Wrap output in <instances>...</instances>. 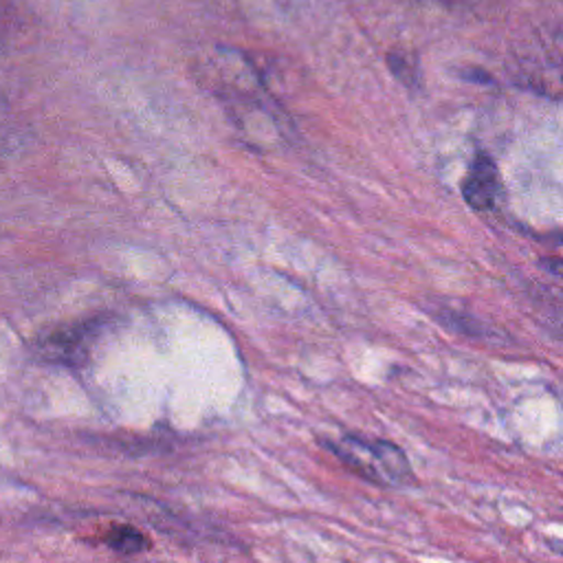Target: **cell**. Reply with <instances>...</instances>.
<instances>
[{
	"label": "cell",
	"instance_id": "6da1fadb",
	"mask_svg": "<svg viewBox=\"0 0 563 563\" xmlns=\"http://www.w3.org/2000/svg\"><path fill=\"white\" fill-rule=\"evenodd\" d=\"M330 451L341 457L356 475L374 484H405L411 479L407 455L400 446L385 440H367L361 435H343L330 442Z\"/></svg>",
	"mask_w": 563,
	"mask_h": 563
},
{
	"label": "cell",
	"instance_id": "7a4b0ae2",
	"mask_svg": "<svg viewBox=\"0 0 563 563\" xmlns=\"http://www.w3.org/2000/svg\"><path fill=\"white\" fill-rule=\"evenodd\" d=\"M97 328L95 323H75L62 325L42 332L33 343L31 350L37 358L48 363H66L75 365L88 356V350L95 341Z\"/></svg>",
	"mask_w": 563,
	"mask_h": 563
},
{
	"label": "cell",
	"instance_id": "3957f363",
	"mask_svg": "<svg viewBox=\"0 0 563 563\" xmlns=\"http://www.w3.org/2000/svg\"><path fill=\"white\" fill-rule=\"evenodd\" d=\"M462 196L475 211H490L499 198V174L493 158L484 152L475 154L466 178L462 183Z\"/></svg>",
	"mask_w": 563,
	"mask_h": 563
},
{
	"label": "cell",
	"instance_id": "277c9868",
	"mask_svg": "<svg viewBox=\"0 0 563 563\" xmlns=\"http://www.w3.org/2000/svg\"><path fill=\"white\" fill-rule=\"evenodd\" d=\"M26 33V11L18 0H0V53L18 46Z\"/></svg>",
	"mask_w": 563,
	"mask_h": 563
},
{
	"label": "cell",
	"instance_id": "5b68a950",
	"mask_svg": "<svg viewBox=\"0 0 563 563\" xmlns=\"http://www.w3.org/2000/svg\"><path fill=\"white\" fill-rule=\"evenodd\" d=\"M106 545L119 554H139L143 550L150 548V541L147 537L136 530L134 526H128V523H119V526H112L106 537H103Z\"/></svg>",
	"mask_w": 563,
	"mask_h": 563
},
{
	"label": "cell",
	"instance_id": "8992f818",
	"mask_svg": "<svg viewBox=\"0 0 563 563\" xmlns=\"http://www.w3.org/2000/svg\"><path fill=\"white\" fill-rule=\"evenodd\" d=\"M387 62H389V66L394 68V75H396L402 84H407V86H416V70L407 64V57H405V55H396V53H391V55L387 57Z\"/></svg>",
	"mask_w": 563,
	"mask_h": 563
},
{
	"label": "cell",
	"instance_id": "52a82bcc",
	"mask_svg": "<svg viewBox=\"0 0 563 563\" xmlns=\"http://www.w3.org/2000/svg\"><path fill=\"white\" fill-rule=\"evenodd\" d=\"M442 2H455V0H442ZM460 2V0H457Z\"/></svg>",
	"mask_w": 563,
	"mask_h": 563
}]
</instances>
